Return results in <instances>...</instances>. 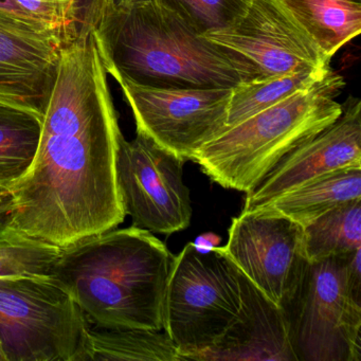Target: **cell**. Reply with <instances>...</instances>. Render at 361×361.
<instances>
[{
	"instance_id": "f1b7e54d",
	"label": "cell",
	"mask_w": 361,
	"mask_h": 361,
	"mask_svg": "<svg viewBox=\"0 0 361 361\" xmlns=\"http://www.w3.org/2000/svg\"><path fill=\"white\" fill-rule=\"evenodd\" d=\"M4 191H8V190L4 189V188L0 187V192H4Z\"/></svg>"
},
{
	"instance_id": "83f0119b",
	"label": "cell",
	"mask_w": 361,
	"mask_h": 361,
	"mask_svg": "<svg viewBox=\"0 0 361 361\" xmlns=\"http://www.w3.org/2000/svg\"><path fill=\"white\" fill-rule=\"evenodd\" d=\"M0 361H7V358H6V355L5 353H4L1 343H0Z\"/></svg>"
},
{
	"instance_id": "7c38bea8",
	"label": "cell",
	"mask_w": 361,
	"mask_h": 361,
	"mask_svg": "<svg viewBox=\"0 0 361 361\" xmlns=\"http://www.w3.org/2000/svg\"><path fill=\"white\" fill-rule=\"evenodd\" d=\"M345 168H361V102L348 97L335 122L282 158L246 194L242 212H249L317 177Z\"/></svg>"
},
{
	"instance_id": "44dd1931",
	"label": "cell",
	"mask_w": 361,
	"mask_h": 361,
	"mask_svg": "<svg viewBox=\"0 0 361 361\" xmlns=\"http://www.w3.org/2000/svg\"><path fill=\"white\" fill-rule=\"evenodd\" d=\"M310 263L361 248V198L340 204L303 228Z\"/></svg>"
},
{
	"instance_id": "cb8c5ba5",
	"label": "cell",
	"mask_w": 361,
	"mask_h": 361,
	"mask_svg": "<svg viewBox=\"0 0 361 361\" xmlns=\"http://www.w3.org/2000/svg\"><path fill=\"white\" fill-rule=\"evenodd\" d=\"M106 0H75L77 37L96 30L106 8Z\"/></svg>"
},
{
	"instance_id": "d6986e66",
	"label": "cell",
	"mask_w": 361,
	"mask_h": 361,
	"mask_svg": "<svg viewBox=\"0 0 361 361\" xmlns=\"http://www.w3.org/2000/svg\"><path fill=\"white\" fill-rule=\"evenodd\" d=\"M329 71V66L320 69H300L261 81L240 84L232 90L226 130L301 90L312 87Z\"/></svg>"
},
{
	"instance_id": "7402d4cb",
	"label": "cell",
	"mask_w": 361,
	"mask_h": 361,
	"mask_svg": "<svg viewBox=\"0 0 361 361\" xmlns=\"http://www.w3.org/2000/svg\"><path fill=\"white\" fill-rule=\"evenodd\" d=\"M179 16L193 30L204 35L235 24L251 0H156Z\"/></svg>"
},
{
	"instance_id": "9a60e30c",
	"label": "cell",
	"mask_w": 361,
	"mask_h": 361,
	"mask_svg": "<svg viewBox=\"0 0 361 361\" xmlns=\"http://www.w3.org/2000/svg\"><path fill=\"white\" fill-rule=\"evenodd\" d=\"M359 198L361 168L340 169L317 177L245 213L278 215L304 228L327 211Z\"/></svg>"
},
{
	"instance_id": "8992f818",
	"label": "cell",
	"mask_w": 361,
	"mask_h": 361,
	"mask_svg": "<svg viewBox=\"0 0 361 361\" xmlns=\"http://www.w3.org/2000/svg\"><path fill=\"white\" fill-rule=\"evenodd\" d=\"M242 310L236 268L217 247L200 250L194 243L173 259L164 302V331L180 361L195 360L235 322Z\"/></svg>"
},
{
	"instance_id": "ba28073f",
	"label": "cell",
	"mask_w": 361,
	"mask_h": 361,
	"mask_svg": "<svg viewBox=\"0 0 361 361\" xmlns=\"http://www.w3.org/2000/svg\"><path fill=\"white\" fill-rule=\"evenodd\" d=\"M185 162L140 133L132 141L120 137L118 187L133 226L166 235L189 227L193 210L183 181Z\"/></svg>"
},
{
	"instance_id": "4fadbf2b",
	"label": "cell",
	"mask_w": 361,
	"mask_h": 361,
	"mask_svg": "<svg viewBox=\"0 0 361 361\" xmlns=\"http://www.w3.org/2000/svg\"><path fill=\"white\" fill-rule=\"evenodd\" d=\"M62 49L51 33L0 13V103L43 121Z\"/></svg>"
},
{
	"instance_id": "7a4b0ae2",
	"label": "cell",
	"mask_w": 361,
	"mask_h": 361,
	"mask_svg": "<svg viewBox=\"0 0 361 361\" xmlns=\"http://www.w3.org/2000/svg\"><path fill=\"white\" fill-rule=\"evenodd\" d=\"M174 257L152 232L132 226L61 248L50 278L94 324L162 331Z\"/></svg>"
},
{
	"instance_id": "30bf717a",
	"label": "cell",
	"mask_w": 361,
	"mask_h": 361,
	"mask_svg": "<svg viewBox=\"0 0 361 361\" xmlns=\"http://www.w3.org/2000/svg\"><path fill=\"white\" fill-rule=\"evenodd\" d=\"M114 79L134 114L137 133L185 161L226 130L233 88H156Z\"/></svg>"
},
{
	"instance_id": "6da1fadb",
	"label": "cell",
	"mask_w": 361,
	"mask_h": 361,
	"mask_svg": "<svg viewBox=\"0 0 361 361\" xmlns=\"http://www.w3.org/2000/svg\"><path fill=\"white\" fill-rule=\"evenodd\" d=\"M107 75L96 30L63 47L35 160L8 190L13 225L59 248L126 216L116 170L122 133Z\"/></svg>"
},
{
	"instance_id": "d4e9b609",
	"label": "cell",
	"mask_w": 361,
	"mask_h": 361,
	"mask_svg": "<svg viewBox=\"0 0 361 361\" xmlns=\"http://www.w3.org/2000/svg\"><path fill=\"white\" fill-rule=\"evenodd\" d=\"M0 13L6 14V16H11V18H16V20H23V22L32 25L26 20L22 12L18 9L13 0H0ZM32 26H35V25H32Z\"/></svg>"
},
{
	"instance_id": "277c9868",
	"label": "cell",
	"mask_w": 361,
	"mask_h": 361,
	"mask_svg": "<svg viewBox=\"0 0 361 361\" xmlns=\"http://www.w3.org/2000/svg\"><path fill=\"white\" fill-rule=\"evenodd\" d=\"M344 86L331 71L312 87L224 130L193 161L221 187L250 193L289 152L338 119L342 105L336 98Z\"/></svg>"
},
{
	"instance_id": "3957f363",
	"label": "cell",
	"mask_w": 361,
	"mask_h": 361,
	"mask_svg": "<svg viewBox=\"0 0 361 361\" xmlns=\"http://www.w3.org/2000/svg\"><path fill=\"white\" fill-rule=\"evenodd\" d=\"M105 68L141 86L234 88L238 61L156 0L107 6L96 29Z\"/></svg>"
},
{
	"instance_id": "ac0fdd59",
	"label": "cell",
	"mask_w": 361,
	"mask_h": 361,
	"mask_svg": "<svg viewBox=\"0 0 361 361\" xmlns=\"http://www.w3.org/2000/svg\"><path fill=\"white\" fill-rule=\"evenodd\" d=\"M41 132L35 114L0 103V187L9 190L28 172Z\"/></svg>"
},
{
	"instance_id": "2e32d148",
	"label": "cell",
	"mask_w": 361,
	"mask_h": 361,
	"mask_svg": "<svg viewBox=\"0 0 361 361\" xmlns=\"http://www.w3.org/2000/svg\"><path fill=\"white\" fill-rule=\"evenodd\" d=\"M293 18L331 59L361 32L357 0H283Z\"/></svg>"
},
{
	"instance_id": "e0dca14e",
	"label": "cell",
	"mask_w": 361,
	"mask_h": 361,
	"mask_svg": "<svg viewBox=\"0 0 361 361\" xmlns=\"http://www.w3.org/2000/svg\"><path fill=\"white\" fill-rule=\"evenodd\" d=\"M180 361L166 331L103 327L90 322L86 361Z\"/></svg>"
},
{
	"instance_id": "484cf974",
	"label": "cell",
	"mask_w": 361,
	"mask_h": 361,
	"mask_svg": "<svg viewBox=\"0 0 361 361\" xmlns=\"http://www.w3.org/2000/svg\"><path fill=\"white\" fill-rule=\"evenodd\" d=\"M219 242H221V238L219 236L214 235L213 233H206L204 235L200 236L194 244L200 250L209 251L214 247H217Z\"/></svg>"
},
{
	"instance_id": "9c48e42d",
	"label": "cell",
	"mask_w": 361,
	"mask_h": 361,
	"mask_svg": "<svg viewBox=\"0 0 361 361\" xmlns=\"http://www.w3.org/2000/svg\"><path fill=\"white\" fill-rule=\"evenodd\" d=\"M204 37L235 58L244 73V83L300 69L324 68L331 61L283 0H251L235 24Z\"/></svg>"
},
{
	"instance_id": "603a6c76",
	"label": "cell",
	"mask_w": 361,
	"mask_h": 361,
	"mask_svg": "<svg viewBox=\"0 0 361 361\" xmlns=\"http://www.w3.org/2000/svg\"><path fill=\"white\" fill-rule=\"evenodd\" d=\"M31 24L51 33L64 46L75 42V0H13Z\"/></svg>"
},
{
	"instance_id": "4316f807",
	"label": "cell",
	"mask_w": 361,
	"mask_h": 361,
	"mask_svg": "<svg viewBox=\"0 0 361 361\" xmlns=\"http://www.w3.org/2000/svg\"><path fill=\"white\" fill-rule=\"evenodd\" d=\"M107 6L119 5L126 3H142V1H151V0H106ZM106 6V7H107Z\"/></svg>"
},
{
	"instance_id": "5b68a950",
	"label": "cell",
	"mask_w": 361,
	"mask_h": 361,
	"mask_svg": "<svg viewBox=\"0 0 361 361\" xmlns=\"http://www.w3.org/2000/svg\"><path fill=\"white\" fill-rule=\"evenodd\" d=\"M361 248L308 264L285 310L297 361L361 360Z\"/></svg>"
},
{
	"instance_id": "ffe728a7",
	"label": "cell",
	"mask_w": 361,
	"mask_h": 361,
	"mask_svg": "<svg viewBox=\"0 0 361 361\" xmlns=\"http://www.w3.org/2000/svg\"><path fill=\"white\" fill-rule=\"evenodd\" d=\"M60 251L20 231L10 215L9 191L0 192V276H50Z\"/></svg>"
},
{
	"instance_id": "8fae6325",
	"label": "cell",
	"mask_w": 361,
	"mask_h": 361,
	"mask_svg": "<svg viewBox=\"0 0 361 361\" xmlns=\"http://www.w3.org/2000/svg\"><path fill=\"white\" fill-rule=\"evenodd\" d=\"M217 250L284 310L297 295L310 264L303 227L278 215L240 212L232 219L227 245Z\"/></svg>"
},
{
	"instance_id": "5bb4252c",
	"label": "cell",
	"mask_w": 361,
	"mask_h": 361,
	"mask_svg": "<svg viewBox=\"0 0 361 361\" xmlns=\"http://www.w3.org/2000/svg\"><path fill=\"white\" fill-rule=\"evenodd\" d=\"M236 268V267H235ZM242 310L235 322L197 361H297L286 312L236 268Z\"/></svg>"
},
{
	"instance_id": "52a82bcc",
	"label": "cell",
	"mask_w": 361,
	"mask_h": 361,
	"mask_svg": "<svg viewBox=\"0 0 361 361\" xmlns=\"http://www.w3.org/2000/svg\"><path fill=\"white\" fill-rule=\"evenodd\" d=\"M90 320L50 276H0L7 361H86Z\"/></svg>"
}]
</instances>
